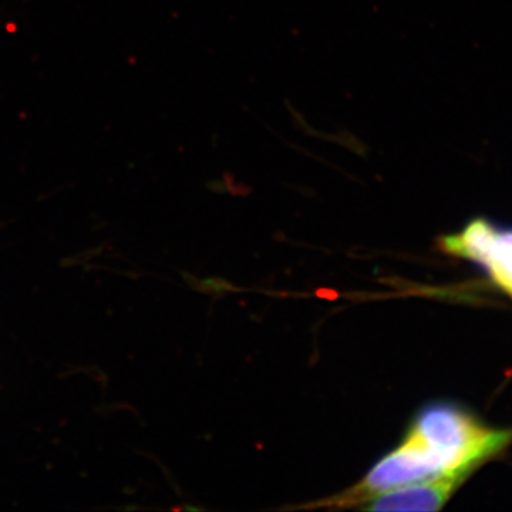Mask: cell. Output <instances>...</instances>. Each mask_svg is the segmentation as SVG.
Returning a JSON list of instances; mask_svg holds the SVG:
<instances>
[{
    "instance_id": "1",
    "label": "cell",
    "mask_w": 512,
    "mask_h": 512,
    "mask_svg": "<svg viewBox=\"0 0 512 512\" xmlns=\"http://www.w3.org/2000/svg\"><path fill=\"white\" fill-rule=\"evenodd\" d=\"M410 431L440 454L451 471L468 474L512 439V431L488 429L466 410L448 403L421 410Z\"/></svg>"
},
{
    "instance_id": "2",
    "label": "cell",
    "mask_w": 512,
    "mask_h": 512,
    "mask_svg": "<svg viewBox=\"0 0 512 512\" xmlns=\"http://www.w3.org/2000/svg\"><path fill=\"white\" fill-rule=\"evenodd\" d=\"M470 474L453 471L392 488L363 504L366 511H439Z\"/></svg>"
},
{
    "instance_id": "3",
    "label": "cell",
    "mask_w": 512,
    "mask_h": 512,
    "mask_svg": "<svg viewBox=\"0 0 512 512\" xmlns=\"http://www.w3.org/2000/svg\"><path fill=\"white\" fill-rule=\"evenodd\" d=\"M498 229L487 220H474L458 234L441 239V249L447 254L470 259L483 266Z\"/></svg>"
},
{
    "instance_id": "4",
    "label": "cell",
    "mask_w": 512,
    "mask_h": 512,
    "mask_svg": "<svg viewBox=\"0 0 512 512\" xmlns=\"http://www.w3.org/2000/svg\"><path fill=\"white\" fill-rule=\"evenodd\" d=\"M483 266L495 284L512 295V231L498 229Z\"/></svg>"
}]
</instances>
